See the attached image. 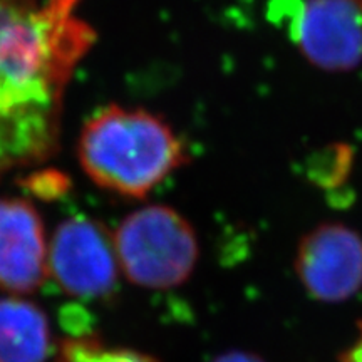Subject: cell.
<instances>
[{
    "instance_id": "obj_1",
    "label": "cell",
    "mask_w": 362,
    "mask_h": 362,
    "mask_svg": "<svg viewBox=\"0 0 362 362\" xmlns=\"http://www.w3.org/2000/svg\"><path fill=\"white\" fill-rule=\"evenodd\" d=\"M81 0H0V180L61 146L72 76L96 42Z\"/></svg>"
},
{
    "instance_id": "obj_2",
    "label": "cell",
    "mask_w": 362,
    "mask_h": 362,
    "mask_svg": "<svg viewBox=\"0 0 362 362\" xmlns=\"http://www.w3.org/2000/svg\"><path fill=\"white\" fill-rule=\"evenodd\" d=\"M78 158L99 188L138 200L188 161L187 146L165 119L124 106H106L86 121Z\"/></svg>"
},
{
    "instance_id": "obj_3",
    "label": "cell",
    "mask_w": 362,
    "mask_h": 362,
    "mask_svg": "<svg viewBox=\"0 0 362 362\" xmlns=\"http://www.w3.org/2000/svg\"><path fill=\"white\" fill-rule=\"evenodd\" d=\"M112 240L124 275L141 287H176L189 277L198 259L194 230L170 206L149 205L133 211Z\"/></svg>"
},
{
    "instance_id": "obj_4",
    "label": "cell",
    "mask_w": 362,
    "mask_h": 362,
    "mask_svg": "<svg viewBox=\"0 0 362 362\" xmlns=\"http://www.w3.org/2000/svg\"><path fill=\"white\" fill-rule=\"evenodd\" d=\"M49 269L67 296L83 300L107 298L117 285L115 240L99 221L72 216L54 232Z\"/></svg>"
},
{
    "instance_id": "obj_5",
    "label": "cell",
    "mask_w": 362,
    "mask_h": 362,
    "mask_svg": "<svg viewBox=\"0 0 362 362\" xmlns=\"http://www.w3.org/2000/svg\"><path fill=\"white\" fill-rule=\"evenodd\" d=\"M291 35L312 66L346 72L362 62V0H305Z\"/></svg>"
},
{
    "instance_id": "obj_6",
    "label": "cell",
    "mask_w": 362,
    "mask_h": 362,
    "mask_svg": "<svg viewBox=\"0 0 362 362\" xmlns=\"http://www.w3.org/2000/svg\"><path fill=\"white\" fill-rule=\"evenodd\" d=\"M296 265L310 296L344 300L362 284V238L339 223L317 226L302 240Z\"/></svg>"
},
{
    "instance_id": "obj_7",
    "label": "cell",
    "mask_w": 362,
    "mask_h": 362,
    "mask_svg": "<svg viewBox=\"0 0 362 362\" xmlns=\"http://www.w3.org/2000/svg\"><path fill=\"white\" fill-rule=\"evenodd\" d=\"M49 269L44 221L25 198H0V288L35 292Z\"/></svg>"
},
{
    "instance_id": "obj_8",
    "label": "cell",
    "mask_w": 362,
    "mask_h": 362,
    "mask_svg": "<svg viewBox=\"0 0 362 362\" xmlns=\"http://www.w3.org/2000/svg\"><path fill=\"white\" fill-rule=\"evenodd\" d=\"M51 349L45 312L24 298H0V362H45Z\"/></svg>"
},
{
    "instance_id": "obj_9",
    "label": "cell",
    "mask_w": 362,
    "mask_h": 362,
    "mask_svg": "<svg viewBox=\"0 0 362 362\" xmlns=\"http://www.w3.org/2000/svg\"><path fill=\"white\" fill-rule=\"evenodd\" d=\"M57 362H156L138 351L107 347L94 336H79L59 342Z\"/></svg>"
},
{
    "instance_id": "obj_10",
    "label": "cell",
    "mask_w": 362,
    "mask_h": 362,
    "mask_svg": "<svg viewBox=\"0 0 362 362\" xmlns=\"http://www.w3.org/2000/svg\"><path fill=\"white\" fill-rule=\"evenodd\" d=\"M352 163V151L351 146L346 144H336V146H330L324 149L322 153H319V158L314 161V178H317L322 185H334L341 183L346 178V175L349 173Z\"/></svg>"
},
{
    "instance_id": "obj_11",
    "label": "cell",
    "mask_w": 362,
    "mask_h": 362,
    "mask_svg": "<svg viewBox=\"0 0 362 362\" xmlns=\"http://www.w3.org/2000/svg\"><path fill=\"white\" fill-rule=\"evenodd\" d=\"M21 183L30 194L45 202L62 198L71 189L69 176L59 170L34 171L27 175Z\"/></svg>"
},
{
    "instance_id": "obj_12",
    "label": "cell",
    "mask_w": 362,
    "mask_h": 362,
    "mask_svg": "<svg viewBox=\"0 0 362 362\" xmlns=\"http://www.w3.org/2000/svg\"><path fill=\"white\" fill-rule=\"evenodd\" d=\"M215 362H264V361L252 354H247V352H230V354L218 357Z\"/></svg>"
},
{
    "instance_id": "obj_13",
    "label": "cell",
    "mask_w": 362,
    "mask_h": 362,
    "mask_svg": "<svg viewBox=\"0 0 362 362\" xmlns=\"http://www.w3.org/2000/svg\"><path fill=\"white\" fill-rule=\"evenodd\" d=\"M342 362H362V330H361V337L354 346L347 351V354L344 356Z\"/></svg>"
}]
</instances>
